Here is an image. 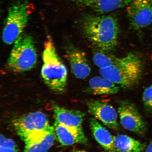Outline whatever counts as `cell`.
Returning <instances> with one entry per match:
<instances>
[{
    "instance_id": "1",
    "label": "cell",
    "mask_w": 152,
    "mask_h": 152,
    "mask_svg": "<svg viewBox=\"0 0 152 152\" xmlns=\"http://www.w3.org/2000/svg\"><path fill=\"white\" fill-rule=\"evenodd\" d=\"M85 37L99 50L111 52L118 43L120 27L118 20L113 15L87 14L81 22Z\"/></svg>"
},
{
    "instance_id": "2",
    "label": "cell",
    "mask_w": 152,
    "mask_h": 152,
    "mask_svg": "<svg viewBox=\"0 0 152 152\" xmlns=\"http://www.w3.org/2000/svg\"><path fill=\"white\" fill-rule=\"evenodd\" d=\"M142 72L141 59L132 53L119 58L115 64L99 69L101 76L124 89H130L138 83Z\"/></svg>"
},
{
    "instance_id": "3",
    "label": "cell",
    "mask_w": 152,
    "mask_h": 152,
    "mask_svg": "<svg viewBox=\"0 0 152 152\" xmlns=\"http://www.w3.org/2000/svg\"><path fill=\"white\" fill-rule=\"evenodd\" d=\"M42 57L41 75L44 81L53 92L63 94L67 85V70L50 37L45 43Z\"/></svg>"
},
{
    "instance_id": "4",
    "label": "cell",
    "mask_w": 152,
    "mask_h": 152,
    "mask_svg": "<svg viewBox=\"0 0 152 152\" xmlns=\"http://www.w3.org/2000/svg\"><path fill=\"white\" fill-rule=\"evenodd\" d=\"M14 43L7 62L9 69L18 73L33 69L37 58L33 38L27 34H22Z\"/></svg>"
},
{
    "instance_id": "5",
    "label": "cell",
    "mask_w": 152,
    "mask_h": 152,
    "mask_svg": "<svg viewBox=\"0 0 152 152\" xmlns=\"http://www.w3.org/2000/svg\"><path fill=\"white\" fill-rule=\"evenodd\" d=\"M29 9L25 1H17L10 7L2 36L4 42L12 45L22 35L30 18Z\"/></svg>"
},
{
    "instance_id": "6",
    "label": "cell",
    "mask_w": 152,
    "mask_h": 152,
    "mask_svg": "<svg viewBox=\"0 0 152 152\" xmlns=\"http://www.w3.org/2000/svg\"><path fill=\"white\" fill-rule=\"evenodd\" d=\"M13 125L17 134L23 141L32 135L51 126L46 115L39 111L30 113L15 119Z\"/></svg>"
},
{
    "instance_id": "7",
    "label": "cell",
    "mask_w": 152,
    "mask_h": 152,
    "mask_svg": "<svg viewBox=\"0 0 152 152\" xmlns=\"http://www.w3.org/2000/svg\"><path fill=\"white\" fill-rule=\"evenodd\" d=\"M126 11L129 23L134 30L143 29L152 23L151 0H133Z\"/></svg>"
},
{
    "instance_id": "8",
    "label": "cell",
    "mask_w": 152,
    "mask_h": 152,
    "mask_svg": "<svg viewBox=\"0 0 152 152\" xmlns=\"http://www.w3.org/2000/svg\"><path fill=\"white\" fill-rule=\"evenodd\" d=\"M121 124L125 129L143 135L147 130V126L138 110L132 102L121 101L118 108Z\"/></svg>"
},
{
    "instance_id": "9",
    "label": "cell",
    "mask_w": 152,
    "mask_h": 152,
    "mask_svg": "<svg viewBox=\"0 0 152 152\" xmlns=\"http://www.w3.org/2000/svg\"><path fill=\"white\" fill-rule=\"evenodd\" d=\"M65 56L72 73L77 79H84L90 75L91 69L85 53L70 43L65 47Z\"/></svg>"
},
{
    "instance_id": "10",
    "label": "cell",
    "mask_w": 152,
    "mask_h": 152,
    "mask_svg": "<svg viewBox=\"0 0 152 152\" xmlns=\"http://www.w3.org/2000/svg\"><path fill=\"white\" fill-rule=\"evenodd\" d=\"M89 113L110 129H117V114L113 106L102 100H93L87 103Z\"/></svg>"
},
{
    "instance_id": "11",
    "label": "cell",
    "mask_w": 152,
    "mask_h": 152,
    "mask_svg": "<svg viewBox=\"0 0 152 152\" xmlns=\"http://www.w3.org/2000/svg\"><path fill=\"white\" fill-rule=\"evenodd\" d=\"M56 138L54 127L51 126L25 140L23 152H47L52 147Z\"/></svg>"
},
{
    "instance_id": "12",
    "label": "cell",
    "mask_w": 152,
    "mask_h": 152,
    "mask_svg": "<svg viewBox=\"0 0 152 152\" xmlns=\"http://www.w3.org/2000/svg\"><path fill=\"white\" fill-rule=\"evenodd\" d=\"M54 129L56 137L62 145L68 146L76 143H86L87 140L81 127L65 126L55 121Z\"/></svg>"
},
{
    "instance_id": "13",
    "label": "cell",
    "mask_w": 152,
    "mask_h": 152,
    "mask_svg": "<svg viewBox=\"0 0 152 152\" xmlns=\"http://www.w3.org/2000/svg\"><path fill=\"white\" fill-rule=\"evenodd\" d=\"M55 119L57 122L65 126L80 128L85 114L79 110H69L56 104L52 106Z\"/></svg>"
},
{
    "instance_id": "14",
    "label": "cell",
    "mask_w": 152,
    "mask_h": 152,
    "mask_svg": "<svg viewBox=\"0 0 152 152\" xmlns=\"http://www.w3.org/2000/svg\"><path fill=\"white\" fill-rule=\"evenodd\" d=\"M119 90V86L101 76L91 79L86 91L94 95H109L116 94Z\"/></svg>"
},
{
    "instance_id": "15",
    "label": "cell",
    "mask_w": 152,
    "mask_h": 152,
    "mask_svg": "<svg viewBox=\"0 0 152 152\" xmlns=\"http://www.w3.org/2000/svg\"><path fill=\"white\" fill-rule=\"evenodd\" d=\"M90 126L96 141L106 151H114V137L96 119H90Z\"/></svg>"
},
{
    "instance_id": "16",
    "label": "cell",
    "mask_w": 152,
    "mask_h": 152,
    "mask_svg": "<svg viewBox=\"0 0 152 152\" xmlns=\"http://www.w3.org/2000/svg\"><path fill=\"white\" fill-rule=\"evenodd\" d=\"M114 151L117 152H141L146 145L137 140L126 135L114 137Z\"/></svg>"
},
{
    "instance_id": "17",
    "label": "cell",
    "mask_w": 152,
    "mask_h": 152,
    "mask_svg": "<svg viewBox=\"0 0 152 152\" xmlns=\"http://www.w3.org/2000/svg\"><path fill=\"white\" fill-rule=\"evenodd\" d=\"M133 0H100L91 7L98 14H107L117 9L127 7Z\"/></svg>"
},
{
    "instance_id": "18",
    "label": "cell",
    "mask_w": 152,
    "mask_h": 152,
    "mask_svg": "<svg viewBox=\"0 0 152 152\" xmlns=\"http://www.w3.org/2000/svg\"><path fill=\"white\" fill-rule=\"evenodd\" d=\"M99 51L94 53L93 61L94 64L100 69L109 67L117 61L119 58L112 54L110 52L98 49Z\"/></svg>"
},
{
    "instance_id": "19",
    "label": "cell",
    "mask_w": 152,
    "mask_h": 152,
    "mask_svg": "<svg viewBox=\"0 0 152 152\" xmlns=\"http://www.w3.org/2000/svg\"><path fill=\"white\" fill-rule=\"evenodd\" d=\"M142 101L147 111L152 113V85L144 90L142 95Z\"/></svg>"
},
{
    "instance_id": "20",
    "label": "cell",
    "mask_w": 152,
    "mask_h": 152,
    "mask_svg": "<svg viewBox=\"0 0 152 152\" xmlns=\"http://www.w3.org/2000/svg\"><path fill=\"white\" fill-rule=\"evenodd\" d=\"M76 4L81 7H92L100 0H72Z\"/></svg>"
},
{
    "instance_id": "21",
    "label": "cell",
    "mask_w": 152,
    "mask_h": 152,
    "mask_svg": "<svg viewBox=\"0 0 152 152\" xmlns=\"http://www.w3.org/2000/svg\"><path fill=\"white\" fill-rule=\"evenodd\" d=\"M0 152H18V147L12 148L0 146Z\"/></svg>"
},
{
    "instance_id": "22",
    "label": "cell",
    "mask_w": 152,
    "mask_h": 152,
    "mask_svg": "<svg viewBox=\"0 0 152 152\" xmlns=\"http://www.w3.org/2000/svg\"><path fill=\"white\" fill-rule=\"evenodd\" d=\"M145 152H152V142L148 145Z\"/></svg>"
},
{
    "instance_id": "23",
    "label": "cell",
    "mask_w": 152,
    "mask_h": 152,
    "mask_svg": "<svg viewBox=\"0 0 152 152\" xmlns=\"http://www.w3.org/2000/svg\"><path fill=\"white\" fill-rule=\"evenodd\" d=\"M73 152H87L85 151H74Z\"/></svg>"
},
{
    "instance_id": "24",
    "label": "cell",
    "mask_w": 152,
    "mask_h": 152,
    "mask_svg": "<svg viewBox=\"0 0 152 152\" xmlns=\"http://www.w3.org/2000/svg\"><path fill=\"white\" fill-rule=\"evenodd\" d=\"M151 6L152 11V0H151Z\"/></svg>"
},
{
    "instance_id": "25",
    "label": "cell",
    "mask_w": 152,
    "mask_h": 152,
    "mask_svg": "<svg viewBox=\"0 0 152 152\" xmlns=\"http://www.w3.org/2000/svg\"></svg>"
},
{
    "instance_id": "26",
    "label": "cell",
    "mask_w": 152,
    "mask_h": 152,
    "mask_svg": "<svg viewBox=\"0 0 152 152\" xmlns=\"http://www.w3.org/2000/svg\"></svg>"
}]
</instances>
